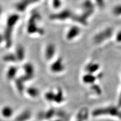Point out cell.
<instances>
[{"mask_svg": "<svg viewBox=\"0 0 121 121\" xmlns=\"http://www.w3.org/2000/svg\"><path fill=\"white\" fill-rule=\"evenodd\" d=\"M19 20V16L17 14L11 15L7 20L6 25L4 30V38L7 47H10L12 45V35L13 31Z\"/></svg>", "mask_w": 121, "mask_h": 121, "instance_id": "cell-1", "label": "cell"}, {"mask_svg": "<svg viewBox=\"0 0 121 121\" xmlns=\"http://www.w3.org/2000/svg\"><path fill=\"white\" fill-rule=\"evenodd\" d=\"M40 20V16L39 13L35 12L33 13L27 25V31L30 34L38 33L40 35L43 34L44 31L43 29L39 28L37 25L38 21Z\"/></svg>", "mask_w": 121, "mask_h": 121, "instance_id": "cell-2", "label": "cell"}, {"mask_svg": "<svg viewBox=\"0 0 121 121\" xmlns=\"http://www.w3.org/2000/svg\"><path fill=\"white\" fill-rule=\"evenodd\" d=\"M39 0H21L16 4V9L19 11H24L30 5L38 2Z\"/></svg>", "mask_w": 121, "mask_h": 121, "instance_id": "cell-3", "label": "cell"}, {"mask_svg": "<svg viewBox=\"0 0 121 121\" xmlns=\"http://www.w3.org/2000/svg\"><path fill=\"white\" fill-rule=\"evenodd\" d=\"M72 16V13L69 10H65L61 11L60 13H55L51 15V19L53 20H64L68 19Z\"/></svg>", "mask_w": 121, "mask_h": 121, "instance_id": "cell-4", "label": "cell"}, {"mask_svg": "<svg viewBox=\"0 0 121 121\" xmlns=\"http://www.w3.org/2000/svg\"><path fill=\"white\" fill-rule=\"evenodd\" d=\"M64 69L65 66L61 58L57 59L55 62L53 63L51 67V71L54 73H58V72L62 71Z\"/></svg>", "mask_w": 121, "mask_h": 121, "instance_id": "cell-5", "label": "cell"}, {"mask_svg": "<svg viewBox=\"0 0 121 121\" xmlns=\"http://www.w3.org/2000/svg\"><path fill=\"white\" fill-rule=\"evenodd\" d=\"M56 47L53 44H49L45 49V57L47 60H51L55 54Z\"/></svg>", "mask_w": 121, "mask_h": 121, "instance_id": "cell-6", "label": "cell"}, {"mask_svg": "<svg viewBox=\"0 0 121 121\" xmlns=\"http://www.w3.org/2000/svg\"><path fill=\"white\" fill-rule=\"evenodd\" d=\"M112 34V30L110 29H108L107 30L103 31V32L100 33L96 35L95 38V42L97 43H99V42L103 41V40H104L105 39L108 38L109 36Z\"/></svg>", "mask_w": 121, "mask_h": 121, "instance_id": "cell-7", "label": "cell"}, {"mask_svg": "<svg viewBox=\"0 0 121 121\" xmlns=\"http://www.w3.org/2000/svg\"><path fill=\"white\" fill-rule=\"evenodd\" d=\"M15 55L17 60L19 61L23 60L25 56V49L22 45H19L17 47L15 52Z\"/></svg>", "mask_w": 121, "mask_h": 121, "instance_id": "cell-8", "label": "cell"}, {"mask_svg": "<svg viewBox=\"0 0 121 121\" xmlns=\"http://www.w3.org/2000/svg\"><path fill=\"white\" fill-rule=\"evenodd\" d=\"M80 29L77 26H72L70 28V29L69 30L67 34V38L69 40L73 39L74 38L77 37V35L79 34Z\"/></svg>", "mask_w": 121, "mask_h": 121, "instance_id": "cell-9", "label": "cell"}, {"mask_svg": "<svg viewBox=\"0 0 121 121\" xmlns=\"http://www.w3.org/2000/svg\"><path fill=\"white\" fill-rule=\"evenodd\" d=\"M24 69L25 71V75L30 76H34V69L33 65L30 63H27L24 66Z\"/></svg>", "mask_w": 121, "mask_h": 121, "instance_id": "cell-10", "label": "cell"}, {"mask_svg": "<svg viewBox=\"0 0 121 121\" xmlns=\"http://www.w3.org/2000/svg\"><path fill=\"white\" fill-rule=\"evenodd\" d=\"M17 69L15 66H11L9 68L7 72V78L9 80H13L15 78V76L17 73Z\"/></svg>", "mask_w": 121, "mask_h": 121, "instance_id": "cell-11", "label": "cell"}, {"mask_svg": "<svg viewBox=\"0 0 121 121\" xmlns=\"http://www.w3.org/2000/svg\"><path fill=\"white\" fill-rule=\"evenodd\" d=\"M2 114L4 117L5 118H10L11 117L12 115L13 114V109L11 107L9 106H6L3 108L2 109Z\"/></svg>", "mask_w": 121, "mask_h": 121, "instance_id": "cell-12", "label": "cell"}, {"mask_svg": "<svg viewBox=\"0 0 121 121\" xmlns=\"http://www.w3.org/2000/svg\"><path fill=\"white\" fill-rule=\"evenodd\" d=\"M31 116V113L29 111H25L20 114L16 118V121H26L28 120Z\"/></svg>", "mask_w": 121, "mask_h": 121, "instance_id": "cell-13", "label": "cell"}, {"mask_svg": "<svg viewBox=\"0 0 121 121\" xmlns=\"http://www.w3.org/2000/svg\"><path fill=\"white\" fill-rule=\"evenodd\" d=\"M27 93L30 96L33 98L37 97L39 94V91L34 87H30L27 89Z\"/></svg>", "mask_w": 121, "mask_h": 121, "instance_id": "cell-14", "label": "cell"}, {"mask_svg": "<svg viewBox=\"0 0 121 121\" xmlns=\"http://www.w3.org/2000/svg\"><path fill=\"white\" fill-rule=\"evenodd\" d=\"M4 60L6 62H15L16 60H17V59L16 58L15 54L10 53L5 55L4 57Z\"/></svg>", "mask_w": 121, "mask_h": 121, "instance_id": "cell-15", "label": "cell"}, {"mask_svg": "<svg viewBox=\"0 0 121 121\" xmlns=\"http://www.w3.org/2000/svg\"><path fill=\"white\" fill-rule=\"evenodd\" d=\"M24 81L21 79L20 78H18L15 81V84L16 86L17 87V90L19 91V93H22L24 91Z\"/></svg>", "mask_w": 121, "mask_h": 121, "instance_id": "cell-16", "label": "cell"}, {"mask_svg": "<svg viewBox=\"0 0 121 121\" xmlns=\"http://www.w3.org/2000/svg\"><path fill=\"white\" fill-rule=\"evenodd\" d=\"M63 95L61 91L59 90L56 94H55V96H54V101L56 103H60L63 100Z\"/></svg>", "mask_w": 121, "mask_h": 121, "instance_id": "cell-17", "label": "cell"}, {"mask_svg": "<svg viewBox=\"0 0 121 121\" xmlns=\"http://www.w3.org/2000/svg\"><path fill=\"white\" fill-rule=\"evenodd\" d=\"M54 96H55V94L52 91H48V93L45 94V97L47 100L51 102V101H54Z\"/></svg>", "mask_w": 121, "mask_h": 121, "instance_id": "cell-18", "label": "cell"}, {"mask_svg": "<svg viewBox=\"0 0 121 121\" xmlns=\"http://www.w3.org/2000/svg\"><path fill=\"white\" fill-rule=\"evenodd\" d=\"M54 113V110L53 109H50L48 110V112H47V113H45L44 117L46 119H49L51 117H52V116H53Z\"/></svg>", "mask_w": 121, "mask_h": 121, "instance_id": "cell-19", "label": "cell"}, {"mask_svg": "<svg viewBox=\"0 0 121 121\" xmlns=\"http://www.w3.org/2000/svg\"><path fill=\"white\" fill-rule=\"evenodd\" d=\"M113 12L116 15H121V5L118 6H116L114 9V10H113Z\"/></svg>", "mask_w": 121, "mask_h": 121, "instance_id": "cell-20", "label": "cell"}, {"mask_svg": "<svg viewBox=\"0 0 121 121\" xmlns=\"http://www.w3.org/2000/svg\"><path fill=\"white\" fill-rule=\"evenodd\" d=\"M60 0H53V5L56 8L60 7Z\"/></svg>", "mask_w": 121, "mask_h": 121, "instance_id": "cell-21", "label": "cell"}, {"mask_svg": "<svg viewBox=\"0 0 121 121\" xmlns=\"http://www.w3.org/2000/svg\"><path fill=\"white\" fill-rule=\"evenodd\" d=\"M96 2L100 6H103L104 5V1L103 0H96Z\"/></svg>", "mask_w": 121, "mask_h": 121, "instance_id": "cell-22", "label": "cell"}, {"mask_svg": "<svg viewBox=\"0 0 121 121\" xmlns=\"http://www.w3.org/2000/svg\"><path fill=\"white\" fill-rule=\"evenodd\" d=\"M117 40L118 41L121 42V32L119 33L117 35Z\"/></svg>", "mask_w": 121, "mask_h": 121, "instance_id": "cell-23", "label": "cell"}, {"mask_svg": "<svg viewBox=\"0 0 121 121\" xmlns=\"http://www.w3.org/2000/svg\"><path fill=\"white\" fill-rule=\"evenodd\" d=\"M4 40V36H2V35H0V43H1V42H2V40Z\"/></svg>", "mask_w": 121, "mask_h": 121, "instance_id": "cell-24", "label": "cell"}, {"mask_svg": "<svg viewBox=\"0 0 121 121\" xmlns=\"http://www.w3.org/2000/svg\"><path fill=\"white\" fill-rule=\"evenodd\" d=\"M2 7H1V6H0V16H1V13H2Z\"/></svg>", "mask_w": 121, "mask_h": 121, "instance_id": "cell-25", "label": "cell"}]
</instances>
